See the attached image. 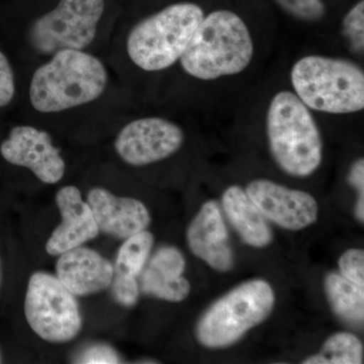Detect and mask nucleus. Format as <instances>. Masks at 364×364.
Here are the masks:
<instances>
[{
    "label": "nucleus",
    "instance_id": "f257e3e1",
    "mask_svg": "<svg viewBox=\"0 0 364 364\" xmlns=\"http://www.w3.org/2000/svg\"><path fill=\"white\" fill-rule=\"evenodd\" d=\"M254 53L247 23L234 11L217 9L203 16L179 61L191 77L215 81L245 71Z\"/></svg>",
    "mask_w": 364,
    "mask_h": 364
},
{
    "label": "nucleus",
    "instance_id": "f03ea898",
    "mask_svg": "<svg viewBox=\"0 0 364 364\" xmlns=\"http://www.w3.org/2000/svg\"><path fill=\"white\" fill-rule=\"evenodd\" d=\"M107 85L100 59L82 50H62L33 73L31 104L43 114L63 112L97 100Z\"/></svg>",
    "mask_w": 364,
    "mask_h": 364
},
{
    "label": "nucleus",
    "instance_id": "7ed1b4c3",
    "mask_svg": "<svg viewBox=\"0 0 364 364\" xmlns=\"http://www.w3.org/2000/svg\"><path fill=\"white\" fill-rule=\"evenodd\" d=\"M267 135L273 159L282 171L308 177L323 159L320 129L312 111L291 90L275 93L268 105Z\"/></svg>",
    "mask_w": 364,
    "mask_h": 364
},
{
    "label": "nucleus",
    "instance_id": "20e7f679",
    "mask_svg": "<svg viewBox=\"0 0 364 364\" xmlns=\"http://www.w3.org/2000/svg\"><path fill=\"white\" fill-rule=\"evenodd\" d=\"M294 92L311 109L351 114L364 109V72L352 60L308 55L291 70Z\"/></svg>",
    "mask_w": 364,
    "mask_h": 364
},
{
    "label": "nucleus",
    "instance_id": "39448f33",
    "mask_svg": "<svg viewBox=\"0 0 364 364\" xmlns=\"http://www.w3.org/2000/svg\"><path fill=\"white\" fill-rule=\"evenodd\" d=\"M205 16L198 4L179 2L139 21L127 40L132 62L147 72L162 71L174 65Z\"/></svg>",
    "mask_w": 364,
    "mask_h": 364
},
{
    "label": "nucleus",
    "instance_id": "423d86ee",
    "mask_svg": "<svg viewBox=\"0 0 364 364\" xmlns=\"http://www.w3.org/2000/svg\"><path fill=\"white\" fill-rule=\"evenodd\" d=\"M275 294L267 282L252 279L235 287L203 313L196 328L203 346L226 348L238 342L272 313Z\"/></svg>",
    "mask_w": 364,
    "mask_h": 364
},
{
    "label": "nucleus",
    "instance_id": "0eeeda50",
    "mask_svg": "<svg viewBox=\"0 0 364 364\" xmlns=\"http://www.w3.org/2000/svg\"><path fill=\"white\" fill-rule=\"evenodd\" d=\"M25 316L31 329L49 343H68L82 330V316L76 296L51 273L37 272L31 275Z\"/></svg>",
    "mask_w": 364,
    "mask_h": 364
},
{
    "label": "nucleus",
    "instance_id": "6e6552de",
    "mask_svg": "<svg viewBox=\"0 0 364 364\" xmlns=\"http://www.w3.org/2000/svg\"><path fill=\"white\" fill-rule=\"evenodd\" d=\"M104 11V0H60L54 9L33 21L28 33L31 45L44 55L85 50L95 40Z\"/></svg>",
    "mask_w": 364,
    "mask_h": 364
},
{
    "label": "nucleus",
    "instance_id": "1a4fd4ad",
    "mask_svg": "<svg viewBox=\"0 0 364 364\" xmlns=\"http://www.w3.org/2000/svg\"><path fill=\"white\" fill-rule=\"evenodd\" d=\"M183 142L184 132L178 124L163 117H141L122 129L114 150L127 164L145 166L176 154Z\"/></svg>",
    "mask_w": 364,
    "mask_h": 364
},
{
    "label": "nucleus",
    "instance_id": "9d476101",
    "mask_svg": "<svg viewBox=\"0 0 364 364\" xmlns=\"http://www.w3.org/2000/svg\"><path fill=\"white\" fill-rule=\"evenodd\" d=\"M245 191L265 219L284 229L299 231L317 221V200L306 191L263 178L251 181Z\"/></svg>",
    "mask_w": 364,
    "mask_h": 364
},
{
    "label": "nucleus",
    "instance_id": "9b49d317",
    "mask_svg": "<svg viewBox=\"0 0 364 364\" xmlns=\"http://www.w3.org/2000/svg\"><path fill=\"white\" fill-rule=\"evenodd\" d=\"M2 157L11 164L26 167L39 181L58 183L64 177L66 163L46 131L31 126H18L0 146Z\"/></svg>",
    "mask_w": 364,
    "mask_h": 364
},
{
    "label": "nucleus",
    "instance_id": "f8f14e48",
    "mask_svg": "<svg viewBox=\"0 0 364 364\" xmlns=\"http://www.w3.org/2000/svg\"><path fill=\"white\" fill-rule=\"evenodd\" d=\"M55 200L61 222L48 239L46 252L59 256L97 238L100 234L97 223L78 188L67 186L60 188Z\"/></svg>",
    "mask_w": 364,
    "mask_h": 364
},
{
    "label": "nucleus",
    "instance_id": "ddd939ff",
    "mask_svg": "<svg viewBox=\"0 0 364 364\" xmlns=\"http://www.w3.org/2000/svg\"><path fill=\"white\" fill-rule=\"evenodd\" d=\"M86 202L92 210L100 232L114 238L124 240L149 227V210L136 198L116 196L102 188H93L88 191Z\"/></svg>",
    "mask_w": 364,
    "mask_h": 364
},
{
    "label": "nucleus",
    "instance_id": "4468645a",
    "mask_svg": "<svg viewBox=\"0 0 364 364\" xmlns=\"http://www.w3.org/2000/svg\"><path fill=\"white\" fill-rule=\"evenodd\" d=\"M191 252L213 269L227 272L233 268L234 253L221 208L214 200L203 203L186 232Z\"/></svg>",
    "mask_w": 364,
    "mask_h": 364
},
{
    "label": "nucleus",
    "instance_id": "2eb2a0df",
    "mask_svg": "<svg viewBox=\"0 0 364 364\" xmlns=\"http://www.w3.org/2000/svg\"><path fill=\"white\" fill-rule=\"evenodd\" d=\"M114 267L93 249L79 246L59 255L56 277L76 296H92L111 287Z\"/></svg>",
    "mask_w": 364,
    "mask_h": 364
},
{
    "label": "nucleus",
    "instance_id": "dca6fc26",
    "mask_svg": "<svg viewBox=\"0 0 364 364\" xmlns=\"http://www.w3.org/2000/svg\"><path fill=\"white\" fill-rule=\"evenodd\" d=\"M223 210L242 240L255 248L267 247L272 242V232L267 219L238 186L228 188L223 193Z\"/></svg>",
    "mask_w": 364,
    "mask_h": 364
},
{
    "label": "nucleus",
    "instance_id": "f3484780",
    "mask_svg": "<svg viewBox=\"0 0 364 364\" xmlns=\"http://www.w3.org/2000/svg\"><path fill=\"white\" fill-rule=\"evenodd\" d=\"M325 291L334 313L350 324L360 325L364 318V287L336 272L328 273Z\"/></svg>",
    "mask_w": 364,
    "mask_h": 364
},
{
    "label": "nucleus",
    "instance_id": "a211bd4d",
    "mask_svg": "<svg viewBox=\"0 0 364 364\" xmlns=\"http://www.w3.org/2000/svg\"><path fill=\"white\" fill-rule=\"evenodd\" d=\"M303 363L361 364L363 363V345L351 333H336L326 340L318 353L306 358Z\"/></svg>",
    "mask_w": 364,
    "mask_h": 364
},
{
    "label": "nucleus",
    "instance_id": "6ab92c4d",
    "mask_svg": "<svg viewBox=\"0 0 364 364\" xmlns=\"http://www.w3.org/2000/svg\"><path fill=\"white\" fill-rule=\"evenodd\" d=\"M153 246L154 236L147 230L124 239L117 251L114 272L138 277L149 259Z\"/></svg>",
    "mask_w": 364,
    "mask_h": 364
},
{
    "label": "nucleus",
    "instance_id": "aec40b11",
    "mask_svg": "<svg viewBox=\"0 0 364 364\" xmlns=\"http://www.w3.org/2000/svg\"><path fill=\"white\" fill-rule=\"evenodd\" d=\"M140 289L144 294L170 303H181L191 294V284L186 277H169L149 267L141 272Z\"/></svg>",
    "mask_w": 364,
    "mask_h": 364
},
{
    "label": "nucleus",
    "instance_id": "412c9836",
    "mask_svg": "<svg viewBox=\"0 0 364 364\" xmlns=\"http://www.w3.org/2000/svg\"><path fill=\"white\" fill-rule=\"evenodd\" d=\"M274 2L291 18L305 23H317L327 13L323 0H274Z\"/></svg>",
    "mask_w": 364,
    "mask_h": 364
},
{
    "label": "nucleus",
    "instance_id": "4be33fe9",
    "mask_svg": "<svg viewBox=\"0 0 364 364\" xmlns=\"http://www.w3.org/2000/svg\"><path fill=\"white\" fill-rule=\"evenodd\" d=\"M186 265V259L178 249L165 246L153 255L148 267L165 277H179L183 274Z\"/></svg>",
    "mask_w": 364,
    "mask_h": 364
},
{
    "label": "nucleus",
    "instance_id": "5701e85b",
    "mask_svg": "<svg viewBox=\"0 0 364 364\" xmlns=\"http://www.w3.org/2000/svg\"><path fill=\"white\" fill-rule=\"evenodd\" d=\"M342 33L352 50L363 53L364 50V1H358L342 21Z\"/></svg>",
    "mask_w": 364,
    "mask_h": 364
},
{
    "label": "nucleus",
    "instance_id": "b1692460",
    "mask_svg": "<svg viewBox=\"0 0 364 364\" xmlns=\"http://www.w3.org/2000/svg\"><path fill=\"white\" fill-rule=\"evenodd\" d=\"M111 289L114 301L127 308L135 306L140 296V286L136 277L114 272Z\"/></svg>",
    "mask_w": 364,
    "mask_h": 364
},
{
    "label": "nucleus",
    "instance_id": "393cba45",
    "mask_svg": "<svg viewBox=\"0 0 364 364\" xmlns=\"http://www.w3.org/2000/svg\"><path fill=\"white\" fill-rule=\"evenodd\" d=\"M342 277L358 286L364 287V252L361 249H349L339 259Z\"/></svg>",
    "mask_w": 364,
    "mask_h": 364
},
{
    "label": "nucleus",
    "instance_id": "a878e982",
    "mask_svg": "<svg viewBox=\"0 0 364 364\" xmlns=\"http://www.w3.org/2000/svg\"><path fill=\"white\" fill-rule=\"evenodd\" d=\"M76 363L112 364L121 363L117 352L107 344H95L86 348L79 354Z\"/></svg>",
    "mask_w": 364,
    "mask_h": 364
},
{
    "label": "nucleus",
    "instance_id": "bb28decb",
    "mask_svg": "<svg viewBox=\"0 0 364 364\" xmlns=\"http://www.w3.org/2000/svg\"><path fill=\"white\" fill-rule=\"evenodd\" d=\"M16 86L13 69L4 53L0 52V107H6L14 98Z\"/></svg>",
    "mask_w": 364,
    "mask_h": 364
},
{
    "label": "nucleus",
    "instance_id": "cd10ccee",
    "mask_svg": "<svg viewBox=\"0 0 364 364\" xmlns=\"http://www.w3.org/2000/svg\"><path fill=\"white\" fill-rule=\"evenodd\" d=\"M348 181L356 188L358 193L356 203L355 214L358 221L364 222V160L363 158L356 160L349 171Z\"/></svg>",
    "mask_w": 364,
    "mask_h": 364
},
{
    "label": "nucleus",
    "instance_id": "c85d7f7f",
    "mask_svg": "<svg viewBox=\"0 0 364 364\" xmlns=\"http://www.w3.org/2000/svg\"><path fill=\"white\" fill-rule=\"evenodd\" d=\"M0 284H1V264H0Z\"/></svg>",
    "mask_w": 364,
    "mask_h": 364
},
{
    "label": "nucleus",
    "instance_id": "c756f323",
    "mask_svg": "<svg viewBox=\"0 0 364 364\" xmlns=\"http://www.w3.org/2000/svg\"><path fill=\"white\" fill-rule=\"evenodd\" d=\"M2 363V353H1V349H0V363Z\"/></svg>",
    "mask_w": 364,
    "mask_h": 364
}]
</instances>
